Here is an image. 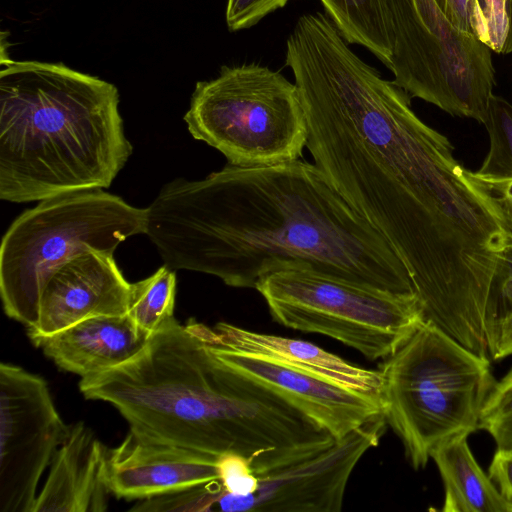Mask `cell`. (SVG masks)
<instances>
[{"instance_id": "cell-21", "label": "cell", "mask_w": 512, "mask_h": 512, "mask_svg": "<svg viewBox=\"0 0 512 512\" xmlns=\"http://www.w3.org/2000/svg\"><path fill=\"white\" fill-rule=\"evenodd\" d=\"M489 139V151L481 167L472 172L481 179L505 180L512 178V104L492 95L485 120Z\"/></svg>"}, {"instance_id": "cell-25", "label": "cell", "mask_w": 512, "mask_h": 512, "mask_svg": "<svg viewBox=\"0 0 512 512\" xmlns=\"http://www.w3.org/2000/svg\"><path fill=\"white\" fill-rule=\"evenodd\" d=\"M220 484L222 488L234 495H246L255 491L258 475L244 457L235 454L221 456L218 460Z\"/></svg>"}, {"instance_id": "cell-20", "label": "cell", "mask_w": 512, "mask_h": 512, "mask_svg": "<svg viewBox=\"0 0 512 512\" xmlns=\"http://www.w3.org/2000/svg\"><path fill=\"white\" fill-rule=\"evenodd\" d=\"M177 279L165 264L149 277L130 284L127 314L152 334L174 314Z\"/></svg>"}, {"instance_id": "cell-12", "label": "cell", "mask_w": 512, "mask_h": 512, "mask_svg": "<svg viewBox=\"0 0 512 512\" xmlns=\"http://www.w3.org/2000/svg\"><path fill=\"white\" fill-rule=\"evenodd\" d=\"M208 346L227 366L283 398L336 441L385 416L382 404L368 395L262 356Z\"/></svg>"}, {"instance_id": "cell-19", "label": "cell", "mask_w": 512, "mask_h": 512, "mask_svg": "<svg viewBox=\"0 0 512 512\" xmlns=\"http://www.w3.org/2000/svg\"><path fill=\"white\" fill-rule=\"evenodd\" d=\"M347 43L368 49L386 67L392 50L381 0H319Z\"/></svg>"}, {"instance_id": "cell-1", "label": "cell", "mask_w": 512, "mask_h": 512, "mask_svg": "<svg viewBox=\"0 0 512 512\" xmlns=\"http://www.w3.org/2000/svg\"><path fill=\"white\" fill-rule=\"evenodd\" d=\"M286 48L314 164L405 265L423 319L456 339L480 333L508 235L471 171L327 16Z\"/></svg>"}, {"instance_id": "cell-18", "label": "cell", "mask_w": 512, "mask_h": 512, "mask_svg": "<svg viewBox=\"0 0 512 512\" xmlns=\"http://www.w3.org/2000/svg\"><path fill=\"white\" fill-rule=\"evenodd\" d=\"M467 435L451 438L431 453L444 486V512H512L476 461Z\"/></svg>"}, {"instance_id": "cell-7", "label": "cell", "mask_w": 512, "mask_h": 512, "mask_svg": "<svg viewBox=\"0 0 512 512\" xmlns=\"http://www.w3.org/2000/svg\"><path fill=\"white\" fill-rule=\"evenodd\" d=\"M184 121L195 139L243 168L297 160L308 138L295 83L256 63L225 65L216 78L197 82Z\"/></svg>"}, {"instance_id": "cell-16", "label": "cell", "mask_w": 512, "mask_h": 512, "mask_svg": "<svg viewBox=\"0 0 512 512\" xmlns=\"http://www.w3.org/2000/svg\"><path fill=\"white\" fill-rule=\"evenodd\" d=\"M150 336L124 314L91 317L54 334L29 338L60 369L85 378L132 360Z\"/></svg>"}, {"instance_id": "cell-30", "label": "cell", "mask_w": 512, "mask_h": 512, "mask_svg": "<svg viewBox=\"0 0 512 512\" xmlns=\"http://www.w3.org/2000/svg\"><path fill=\"white\" fill-rule=\"evenodd\" d=\"M448 19L459 29L473 33L474 0H435Z\"/></svg>"}, {"instance_id": "cell-17", "label": "cell", "mask_w": 512, "mask_h": 512, "mask_svg": "<svg viewBox=\"0 0 512 512\" xmlns=\"http://www.w3.org/2000/svg\"><path fill=\"white\" fill-rule=\"evenodd\" d=\"M107 450L86 424L70 425L33 512L106 511L111 493L106 481Z\"/></svg>"}, {"instance_id": "cell-5", "label": "cell", "mask_w": 512, "mask_h": 512, "mask_svg": "<svg viewBox=\"0 0 512 512\" xmlns=\"http://www.w3.org/2000/svg\"><path fill=\"white\" fill-rule=\"evenodd\" d=\"M385 419L415 470L441 443L479 429L496 380L489 357L422 321L380 369Z\"/></svg>"}, {"instance_id": "cell-3", "label": "cell", "mask_w": 512, "mask_h": 512, "mask_svg": "<svg viewBox=\"0 0 512 512\" xmlns=\"http://www.w3.org/2000/svg\"><path fill=\"white\" fill-rule=\"evenodd\" d=\"M85 398L110 403L132 429L215 457H244L257 475L300 462L336 440L263 385L223 363L174 317L132 360L81 378Z\"/></svg>"}, {"instance_id": "cell-9", "label": "cell", "mask_w": 512, "mask_h": 512, "mask_svg": "<svg viewBox=\"0 0 512 512\" xmlns=\"http://www.w3.org/2000/svg\"><path fill=\"white\" fill-rule=\"evenodd\" d=\"M388 69L410 97L483 124L495 85L491 49L457 28L435 0H381Z\"/></svg>"}, {"instance_id": "cell-29", "label": "cell", "mask_w": 512, "mask_h": 512, "mask_svg": "<svg viewBox=\"0 0 512 512\" xmlns=\"http://www.w3.org/2000/svg\"><path fill=\"white\" fill-rule=\"evenodd\" d=\"M488 475L512 510V449H497Z\"/></svg>"}, {"instance_id": "cell-2", "label": "cell", "mask_w": 512, "mask_h": 512, "mask_svg": "<svg viewBox=\"0 0 512 512\" xmlns=\"http://www.w3.org/2000/svg\"><path fill=\"white\" fill-rule=\"evenodd\" d=\"M145 235L164 264L256 288L284 262L397 293H415L388 242L315 165L300 159L166 183L146 208Z\"/></svg>"}, {"instance_id": "cell-23", "label": "cell", "mask_w": 512, "mask_h": 512, "mask_svg": "<svg viewBox=\"0 0 512 512\" xmlns=\"http://www.w3.org/2000/svg\"><path fill=\"white\" fill-rule=\"evenodd\" d=\"M479 429L490 434L497 449H512V368L496 381L490 392Z\"/></svg>"}, {"instance_id": "cell-27", "label": "cell", "mask_w": 512, "mask_h": 512, "mask_svg": "<svg viewBox=\"0 0 512 512\" xmlns=\"http://www.w3.org/2000/svg\"><path fill=\"white\" fill-rule=\"evenodd\" d=\"M470 174L496 210L508 237L512 238V178L489 180L477 178L472 172Z\"/></svg>"}, {"instance_id": "cell-13", "label": "cell", "mask_w": 512, "mask_h": 512, "mask_svg": "<svg viewBox=\"0 0 512 512\" xmlns=\"http://www.w3.org/2000/svg\"><path fill=\"white\" fill-rule=\"evenodd\" d=\"M114 253L89 249L55 269L44 283L37 323L28 336H47L85 319L127 314L130 284Z\"/></svg>"}, {"instance_id": "cell-14", "label": "cell", "mask_w": 512, "mask_h": 512, "mask_svg": "<svg viewBox=\"0 0 512 512\" xmlns=\"http://www.w3.org/2000/svg\"><path fill=\"white\" fill-rule=\"evenodd\" d=\"M219 458L129 429L107 450L106 481L117 498L149 499L220 480Z\"/></svg>"}, {"instance_id": "cell-4", "label": "cell", "mask_w": 512, "mask_h": 512, "mask_svg": "<svg viewBox=\"0 0 512 512\" xmlns=\"http://www.w3.org/2000/svg\"><path fill=\"white\" fill-rule=\"evenodd\" d=\"M0 198L108 188L132 154L117 87L63 63L1 60Z\"/></svg>"}, {"instance_id": "cell-6", "label": "cell", "mask_w": 512, "mask_h": 512, "mask_svg": "<svg viewBox=\"0 0 512 512\" xmlns=\"http://www.w3.org/2000/svg\"><path fill=\"white\" fill-rule=\"evenodd\" d=\"M145 230L146 208L102 189L41 200L12 222L1 241L0 294L6 315L34 326L42 287L55 269L89 249L114 253L121 242Z\"/></svg>"}, {"instance_id": "cell-24", "label": "cell", "mask_w": 512, "mask_h": 512, "mask_svg": "<svg viewBox=\"0 0 512 512\" xmlns=\"http://www.w3.org/2000/svg\"><path fill=\"white\" fill-rule=\"evenodd\" d=\"M289 0H227L225 19L230 31L248 29Z\"/></svg>"}, {"instance_id": "cell-10", "label": "cell", "mask_w": 512, "mask_h": 512, "mask_svg": "<svg viewBox=\"0 0 512 512\" xmlns=\"http://www.w3.org/2000/svg\"><path fill=\"white\" fill-rule=\"evenodd\" d=\"M0 512H33L39 481L69 434L47 382L0 365Z\"/></svg>"}, {"instance_id": "cell-28", "label": "cell", "mask_w": 512, "mask_h": 512, "mask_svg": "<svg viewBox=\"0 0 512 512\" xmlns=\"http://www.w3.org/2000/svg\"><path fill=\"white\" fill-rule=\"evenodd\" d=\"M488 355L499 360L512 355V301L496 315L486 331Z\"/></svg>"}, {"instance_id": "cell-8", "label": "cell", "mask_w": 512, "mask_h": 512, "mask_svg": "<svg viewBox=\"0 0 512 512\" xmlns=\"http://www.w3.org/2000/svg\"><path fill=\"white\" fill-rule=\"evenodd\" d=\"M281 325L334 338L370 360L393 354L423 321L415 293H397L284 262L255 288Z\"/></svg>"}, {"instance_id": "cell-22", "label": "cell", "mask_w": 512, "mask_h": 512, "mask_svg": "<svg viewBox=\"0 0 512 512\" xmlns=\"http://www.w3.org/2000/svg\"><path fill=\"white\" fill-rule=\"evenodd\" d=\"M473 33L492 51L512 53V0H474Z\"/></svg>"}, {"instance_id": "cell-26", "label": "cell", "mask_w": 512, "mask_h": 512, "mask_svg": "<svg viewBox=\"0 0 512 512\" xmlns=\"http://www.w3.org/2000/svg\"><path fill=\"white\" fill-rule=\"evenodd\" d=\"M512 301V238L508 237L507 243L503 248L490 295L487 315L486 328L492 324L498 312L509 302Z\"/></svg>"}, {"instance_id": "cell-11", "label": "cell", "mask_w": 512, "mask_h": 512, "mask_svg": "<svg viewBox=\"0 0 512 512\" xmlns=\"http://www.w3.org/2000/svg\"><path fill=\"white\" fill-rule=\"evenodd\" d=\"M385 416L354 430L331 447L300 462L258 475L255 491L226 492L219 480L202 484L196 494L197 511L341 510L348 479L361 457L378 445Z\"/></svg>"}, {"instance_id": "cell-15", "label": "cell", "mask_w": 512, "mask_h": 512, "mask_svg": "<svg viewBox=\"0 0 512 512\" xmlns=\"http://www.w3.org/2000/svg\"><path fill=\"white\" fill-rule=\"evenodd\" d=\"M186 325L208 345L262 356L368 395L382 404L383 375L380 370L355 366L303 340L249 331L225 322L209 327L190 319Z\"/></svg>"}]
</instances>
